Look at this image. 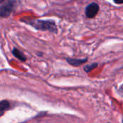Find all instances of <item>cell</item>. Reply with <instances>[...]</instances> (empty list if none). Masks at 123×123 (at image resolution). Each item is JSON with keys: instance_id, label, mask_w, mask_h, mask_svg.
<instances>
[{"instance_id": "6da1fadb", "label": "cell", "mask_w": 123, "mask_h": 123, "mask_svg": "<svg viewBox=\"0 0 123 123\" xmlns=\"http://www.w3.org/2000/svg\"><path fill=\"white\" fill-rule=\"evenodd\" d=\"M27 24L35 27L37 30L50 31L51 32L56 33L58 32V29L55 22L52 20H40V19H35L30 20L27 22Z\"/></svg>"}, {"instance_id": "7a4b0ae2", "label": "cell", "mask_w": 123, "mask_h": 123, "mask_svg": "<svg viewBox=\"0 0 123 123\" xmlns=\"http://www.w3.org/2000/svg\"><path fill=\"white\" fill-rule=\"evenodd\" d=\"M15 3L16 1H9L4 2V4H1L0 5V17H6L9 16L14 9Z\"/></svg>"}, {"instance_id": "3957f363", "label": "cell", "mask_w": 123, "mask_h": 123, "mask_svg": "<svg viewBox=\"0 0 123 123\" xmlns=\"http://www.w3.org/2000/svg\"><path fill=\"white\" fill-rule=\"evenodd\" d=\"M99 10V4L95 2H92L89 4V5H87V6L86 7L85 14L88 18L92 19V18H94L97 14Z\"/></svg>"}, {"instance_id": "277c9868", "label": "cell", "mask_w": 123, "mask_h": 123, "mask_svg": "<svg viewBox=\"0 0 123 123\" xmlns=\"http://www.w3.org/2000/svg\"><path fill=\"white\" fill-rule=\"evenodd\" d=\"M87 61H88L87 58L85 59H78V58H66V61L73 66H79L81 64L86 63Z\"/></svg>"}, {"instance_id": "5b68a950", "label": "cell", "mask_w": 123, "mask_h": 123, "mask_svg": "<svg viewBox=\"0 0 123 123\" xmlns=\"http://www.w3.org/2000/svg\"><path fill=\"white\" fill-rule=\"evenodd\" d=\"M10 108V104L6 100H3L0 102V117L2 116L4 112Z\"/></svg>"}, {"instance_id": "8992f818", "label": "cell", "mask_w": 123, "mask_h": 123, "mask_svg": "<svg viewBox=\"0 0 123 123\" xmlns=\"http://www.w3.org/2000/svg\"><path fill=\"white\" fill-rule=\"evenodd\" d=\"M12 54L16 57L19 60L22 61H26V57L25 56V55L21 52L19 51L18 49L17 48H14L13 50H12Z\"/></svg>"}, {"instance_id": "52a82bcc", "label": "cell", "mask_w": 123, "mask_h": 123, "mask_svg": "<svg viewBox=\"0 0 123 123\" xmlns=\"http://www.w3.org/2000/svg\"><path fill=\"white\" fill-rule=\"evenodd\" d=\"M97 66H98V64H97V63H92V64H90V65H86V66H85L84 67V70L86 73H88V72H89V71H91L95 69V68L97 67Z\"/></svg>"}, {"instance_id": "ba28073f", "label": "cell", "mask_w": 123, "mask_h": 123, "mask_svg": "<svg viewBox=\"0 0 123 123\" xmlns=\"http://www.w3.org/2000/svg\"><path fill=\"white\" fill-rule=\"evenodd\" d=\"M114 2H115V4H123V1H114Z\"/></svg>"}, {"instance_id": "9c48e42d", "label": "cell", "mask_w": 123, "mask_h": 123, "mask_svg": "<svg viewBox=\"0 0 123 123\" xmlns=\"http://www.w3.org/2000/svg\"></svg>"}]
</instances>
